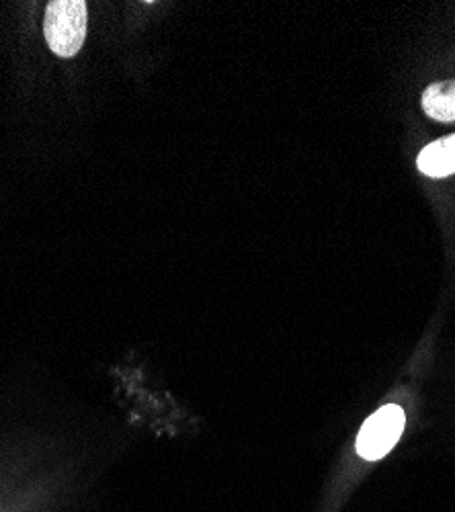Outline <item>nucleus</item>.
<instances>
[{"mask_svg":"<svg viewBox=\"0 0 455 512\" xmlns=\"http://www.w3.org/2000/svg\"><path fill=\"white\" fill-rule=\"evenodd\" d=\"M85 0H52L46 11V39L50 50L60 58H72L80 52L87 37Z\"/></svg>","mask_w":455,"mask_h":512,"instance_id":"f257e3e1","label":"nucleus"},{"mask_svg":"<svg viewBox=\"0 0 455 512\" xmlns=\"http://www.w3.org/2000/svg\"><path fill=\"white\" fill-rule=\"evenodd\" d=\"M425 113L443 123L455 121V80H443L431 84L423 95Z\"/></svg>","mask_w":455,"mask_h":512,"instance_id":"20e7f679","label":"nucleus"},{"mask_svg":"<svg viewBox=\"0 0 455 512\" xmlns=\"http://www.w3.org/2000/svg\"><path fill=\"white\" fill-rule=\"evenodd\" d=\"M404 410L396 404H386L374 416H369L357 437V451L367 461L386 457L398 443L404 431Z\"/></svg>","mask_w":455,"mask_h":512,"instance_id":"f03ea898","label":"nucleus"},{"mask_svg":"<svg viewBox=\"0 0 455 512\" xmlns=\"http://www.w3.org/2000/svg\"><path fill=\"white\" fill-rule=\"evenodd\" d=\"M417 166L423 175L433 179L453 175L455 173V134L429 144L419 154Z\"/></svg>","mask_w":455,"mask_h":512,"instance_id":"7ed1b4c3","label":"nucleus"}]
</instances>
